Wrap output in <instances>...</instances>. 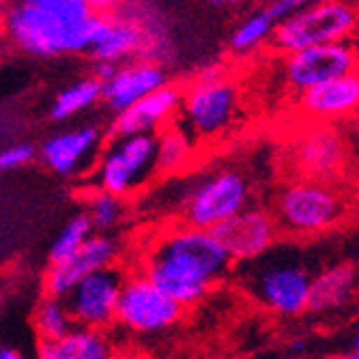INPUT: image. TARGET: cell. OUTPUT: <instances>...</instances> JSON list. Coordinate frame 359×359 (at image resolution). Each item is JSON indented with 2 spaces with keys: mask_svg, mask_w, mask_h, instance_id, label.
Masks as SVG:
<instances>
[{
  "mask_svg": "<svg viewBox=\"0 0 359 359\" xmlns=\"http://www.w3.org/2000/svg\"><path fill=\"white\" fill-rule=\"evenodd\" d=\"M194 155V140L181 123H170L155 134V175L175 177L185 170Z\"/></svg>",
  "mask_w": 359,
  "mask_h": 359,
  "instance_id": "cell-22",
  "label": "cell"
},
{
  "mask_svg": "<svg viewBox=\"0 0 359 359\" xmlns=\"http://www.w3.org/2000/svg\"><path fill=\"white\" fill-rule=\"evenodd\" d=\"M104 132L97 125L69 127L46 138L37 151L43 166L58 177H76L95 166L102 151Z\"/></svg>",
  "mask_w": 359,
  "mask_h": 359,
  "instance_id": "cell-14",
  "label": "cell"
},
{
  "mask_svg": "<svg viewBox=\"0 0 359 359\" xmlns=\"http://www.w3.org/2000/svg\"><path fill=\"white\" fill-rule=\"evenodd\" d=\"M318 3H325V0H269V5L265 7V13L273 20V24H278L295 11L310 7V5H318Z\"/></svg>",
  "mask_w": 359,
  "mask_h": 359,
  "instance_id": "cell-29",
  "label": "cell"
},
{
  "mask_svg": "<svg viewBox=\"0 0 359 359\" xmlns=\"http://www.w3.org/2000/svg\"><path fill=\"white\" fill-rule=\"evenodd\" d=\"M355 48H357V72H359V46L355 43Z\"/></svg>",
  "mask_w": 359,
  "mask_h": 359,
  "instance_id": "cell-35",
  "label": "cell"
},
{
  "mask_svg": "<svg viewBox=\"0 0 359 359\" xmlns=\"http://www.w3.org/2000/svg\"><path fill=\"white\" fill-rule=\"evenodd\" d=\"M93 231L95 228H93L86 213L72 217L67 224L62 226V231L56 235V239L50 245V254H48L50 265H56V263H62V260L72 258L86 243V239L93 235Z\"/></svg>",
  "mask_w": 359,
  "mask_h": 359,
  "instance_id": "cell-26",
  "label": "cell"
},
{
  "mask_svg": "<svg viewBox=\"0 0 359 359\" xmlns=\"http://www.w3.org/2000/svg\"><path fill=\"white\" fill-rule=\"evenodd\" d=\"M357 69V48L353 41L314 46L284 56L282 76L290 90L297 95L346 76Z\"/></svg>",
  "mask_w": 359,
  "mask_h": 359,
  "instance_id": "cell-11",
  "label": "cell"
},
{
  "mask_svg": "<svg viewBox=\"0 0 359 359\" xmlns=\"http://www.w3.org/2000/svg\"><path fill=\"white\" fill-rule=\"evenodd\" d=\"M125 276L116 267L100 269L82 278L65 297L76 327L106 332L116 318L118 295Z\"/></svg>",
  "mask_w": 359,
  "mask_h": 359,
  "instance_id": "cell-12",
  "label": "cell"
},
{
  "mask_svg": "<svg viewBox=\"0 0 359 359\" xmlns=\"http://www.w3.org/2000/svg\"><path fill=\"white\" fill-rule=\"evenodd\" d=\"M181 95H183V88L170 82L149 93L134 106H129L127 110L114 114L112 136L114 138L138 136V134L155 136L166 125L177 121L179 108H181Z\"/></svg>",
  "mask_w": 359,
  "mask_h": 359,
  "instance_id": "cell-18",
  "label": "cell"
},
{
  "mask_svg": "<svg viewBox=\"0 0 359 359\" xmlns=\"http://www.w3.org/2000/svg\"><path fill=\"white\" fill-rule=\"evenodd\" d=\"M239 84L219 67H207L181 95V125L191 140H215L231 129L239 116Z\"/></svg>",
  "mask_w": 359,
  "mask_h": 359,
  "instance_id": "cell-6",
  "label": "cell"
},
{
  "mask_svg": "<svg viewBox=\"0 0 359 359\" xmlns=\"http://www.w3.org/2000/svg\"><path fill=\"white\" fill-rule=\"evenodd\" d=\"M252 203V183L237 168H217L191 177L179 189V213L183 224L215 231Z\"/></svg>",
  "mask_w": 359,
  "mask_h": 359,
  "instance_id": "cell-5",
  "label": "cell"
},
{
  "mask_svg": "<svg viewBox=\"0 0 359 359\" xmlns=\"http://www.w3.org/2000/svg\"><path fill=\"white\" fill-rule=\"evenodd\" d=\"M357 278L359 273L351 263H338L312 276L308 312L332 314L336 310H342L355 297Z\"/></svg>",
  "mask_w": 359,
  "mask_h": 359,
  "instance_id": "cell-20",
  "label": "cell"
},
{
  "mask_svg": "<svg viewBox=\"0 0 359 359\" xmlns=\"http://www.w3.org/2000/svg\"><path fill=\"white\" fill-rule=\"evenodd\" d=\"M351 147H353V172L359 179V129H357V134L351 138Z\"/></svg>",
  "mask_w": 359,
  "mask_h": 359,
  "instance_id": "cell-30",
  "label": "cell"
},
{
  "mask_svg": "<svg viewBox=\"0 0 359 359\" xmlns=\"http://www.w3.org/2000/svg\"><path fill=\"white\" fill-rule=\"evenodd\" d=\"M213 235L219 239L233 263H248L278 243L280 228L271 211L248 207L219 224Z\"/></svg>",
  "mask_w": 359,
  "mask_h": 359,
  "instance_id": "cell-13",
  "label": "cell"
},
{
  "mask_svg": "<svg viewBox=\"0 0 359 359\" xmlns=\"http://www.w3.org/2000/svg\"><path fill=\"white\" fill-rule=\"evenodd\" d=\"M273 28H276V24L265 13V9L254 11L237 24L228 46H231V50L235 54H250V52L258 50L260 46H265L267 41H271Z\"/></svg>",
  "mask_w": 359,
  "mask_h": 359,
  "instance_id": "cell-24",
  "label": "cell"
},
{
  "mask_svg": "<svg viewBox=\"0 0 359 359\" xmlns=\"http://www.w3.org/2000/svg\"><path fill=\"white\" fill-rule=\"evenodd\" d=\"M213 231L177 224L159 233L142 256V276L183 308H191L231 269Z\"/></svg>",
  "mask_w": 359,
  "mask_h": 359,
  "instance_id": "cell-1",
  "label": "cell"
},
{
  "mask_svg": "<svg viewBox=\"0 0 359 359\" xmlns=\"http://www.w3.org/2000/svg\"><path fill=\"white\" fill-rule=\"evenodd\" d=\"M104 15L90 0H3L0 32L26 56L86 54Z\"/></svg>",
  "mask_w": 359,
  "mask_h": 359,
  "instance_id": "cell-2",
  "label": "cell"
},
{
  "mask_svg": "<svg viewBox=\"0 0 359 359\" xmlns=\"http://www.w3.org/2000/svg\"><path fill=\"white\" fill-rule=\"evenodd\" d=\"M37 359H114L106 332L74 327L60 340H39Z\"/></svg>",
  "mask_w": 359,
  "mask_h": 359,
  "instance_id": "cell-21",
  "label": "cell"
},
{
  "mask_svg": "<svg viewBox=\"0 0 359 359\" xmlns=\"http://www.w3.org/2000/svg\"><path fill=\"white\" fill-rule=\"evenodd\" d=\"M37 155V149L28 142H15L0 149V172H11L28 166Z\"/></svg>",
  "mask_w": 359,
  "mask_h": 359,
  "instance_id": "cell-28",
  "label": "cell"
},
{
  "mask_svg": "<svg viewBox=\"0 0 359 359\" xmlns=\"http://www.w3.org/2000/svg\"><path fill=\"white\" fill-rule=\"evenodd\" d=\"M76 327L67 304L60 297L46 295L35 310V330L39 340H60Z\"/></svg>",
  "mask_w": 359,
  "mask_h": 359,
  "instance_id": "cell-25",
  "label": "cell"
},
{
  "mask_svg": "<svg viewBox=\"0 0 359 359\" xmlns=\"http://www.w3.org/2000/svg\"><path fill=\"white\" fill-rule=\"evenodd\" d=\"M215 3H222V5H239L241 0H215Z\"/></svg>",
  "mask_w": 359,
  "mask_h": 359,
  "instance_id": "cell-34",
  "label": "cell"
},
{
  "mask_svg": "<svg viewBox=\"0 0 359 359\" xmlns=\"http://www.w3.org/2000/svg\"><path fill=\"white\" fill-rule=\"evenodd\" d=\"M353 348L359 351V327H357V332H355V336H353Z\"/></svg>",
  "mask_w": 359,
  "mask_h": 359,
  "instance_id": "cell-33",
  "label": "cell"
},
{
  "mask_svg": "<svg viewBox=\"0 0 359 359\" xmlns=\"http://www.w3.org/2000/svg\"><path fill=\"white\" fill-rule=\"evenodd\" d=\"M0 15H3V0H0Z\"/></svg>",
  "mask_w": 359,
  "mask_h": 359,
  "instance_id": "cell-37",
  "label": "cell"
},
{
  "mask_svg": "<svg viewBox=\"0 0 359 359\" xmlns=\"http://www.w3.org/2000/svg\"><path fill=\"white\" fill-rule=\"evenodd\" d=\"M155 175V136L114 138L100 151L93 166L95 189L127 198Z\"/></svg>",
  "mask_w": 359,
  "mask_h": 359,
  "instance_id": "cell-9",
  "label": "cell"
},
{
  "mask_svg": "<svg viewBox=\"0 0 359 359\" xmlns=\"http://www.w3.org/2000/svg\"><path fill=\"white\" fill-rule=\"evenodd\" d=\"M123 213H125L123 198H116V196L100 191V189H95L90 194L86 215H88L93 228H97L100 233H106L110 228H114L121 222Z\"/></svg>",
  "mask_w": 359,
  "mask_h": 359,
  "instance_id": "cell-27",
  "label": "cell"
},
{
  "mask_svg": "<svg viewBox=\"0 0 359 359\" xmlns=\"http://www.w3.org/2000/svg\"><path fill=\"white\" fill-rule=\"evenodd\" d=\"M299 112L318 125H338L359 112V72L318 84L299 95Z\"/></svg>",
  "mask_w": 359,
  "mask_h": 359,
  "instance_id": "cell-17",
  "label": "cell"
},
{
  "mask_svg": "<svg viewBox=\"0 0 359 359\" xmlns=\"http://www.w3.org/2000/svg\"><path fill=\"white\" fill-rule=\"evenodd\" d=\"M164 84H168V74L159 62L151 58L127 60L116 65L114 74L102 82V104L118 114Z\"/></svg>",
  "mask_w": 359,
  "mask_h": 359,
  "instance_id": "cell-16",
  "label": "cell"
},
{
  "mask_svg": "<svg viewBox=\"0 0 359 359\" xmlns=\"http://www.w3.org/2000/svg\"><path fill=\"white\" fill-rule=\"evenodd\" d=\"M100 102H102V82L93 74L78 78L56 93L54 102L50 104V118L54 123L72 121L78 114L95 108Z\"/></svg>",
  "mask_w": 359,
  "mask_h": 359,
  "instance_id": "cell-23",
  "label": "cell"
},
{
  "mask_svg": "<svg viewBox=\"0 0 359 359\" xmlns=\"http://www.w3.org/2000/svg\"><path fill=\"white\" fill-rule=\"evenodd\" d=\"M144 48V32L142 28L129 18L123 15H104L102 26L88 48V56L93 62H110L121 65L127 60L140 58Z\"/></svg>",
  "mask_w": 359,
  "mask_h": 359,
  "instance_id": "cell-19",
  "label": "cell"
},
{
  "mask_svg": "<svg viewBox=\"0 0 359 359\" xmlns=\"http://www.w3.org/2000/svg\"><path fill=\"white\" fill-rule=\"evenodd\" d=\"M239 265V282L258 306L278 316L308 312L312 273L297 254L276 243L258 258Z\"/></svg>",
  "mask_w": 359,
  "mask_h": 359,
  "instance_id": "cell-3",
  "label": "cell"
},
{
  "mask_svg": "<svg viewBox=\"0 0 359 359\" xmlns=\"http://www.w3.org/2000/svg\"><path fill=\"white\" fill-rule=\"evenodd\" d=\"M359 37V5L357 0H325L304 7L278 22L271 46L282 54H292L314 46L353 41Z\"/></svg>",
  "mask_w": 359,
  "mask_h": 359,
  "instance_id": "cell-7",
  "label": "cell"
},
{
  "mask_svg": "<svg viewBox=\"0 0 359 359\" xmlns=\"http://www.w3.org/2000/svg\"><path fill=\"white\" fill-rule=\"evenodd\" d=\"M0 359H22L15 348H0Z\"/></svg>",
  "mask_w": 359,
  "mask_h": 359,
  "instance_id": "cell-31",
  "label": "cell"
},
{
  "mask_svg": "<svg viewBox=\"0 0 359 359\" xmlns=\"http://www.w3.org/2000/svg\"><path fill=\"white\" fill-rule=\"evenodd\" d=\"M288 164L295 179L344 185L353 170L351 136L338 125L312 123L292 142Z\"/></svg>",
  "mask_w": 359,
  "mask_h": 359,
  "instance_id": "cell-8",
  "label": "cell"
},
{
  "mask_svg": "<svg viewBox=\"0 0 359 359\" xmlns=\"http://www.w3.org/2000/svg\"><path fill=\"white\" fill-rule=\"evenodd\" d=\"M181 316L183 306L157 288L149 278L142 273L125 278L114 318L123 330L153 336L172 330Z\"/></svg>",
  "mask_w": 359,
  "mask_h": 359,
  "instance_id": "cell-10",
  "label": "cell"
},
{
  "mask_svg": "<svg viewBox=\"0 0 359 359\" xmlns=\"http://www.w3.org/2000/svg\"><path fill=\"white\" fill-rule=\"evenodd\" d=\"M271 213L280 233L312 239L344 224L351 213V201L344 185L295 179L278 191Z\"/></svg>",
  "mask_w": 359,
  "mask_h": 359,
  "instance_id": "cell-4",
  "label": "cell"
},
{
  "mask_svg": "<svg viewBox=\"0 0 359 359\" xmlns=\"http://www.w3.org/2000/svg\"><path fill=\"white\" fill-rule=\"evenodd\" d=\"M355 297L359 299V278H357V290H355Z\"/></svg>",
  "mask_w": 359,
  "mask_h": 359,
  "instance_id": "cell-36",
  "label": "cell"
},
{
  "mask_svg": "<svg viewBox=\"0 0 359 359\" xmlns=\"http://www.w3.org/2000/svg\"><path fill=\"white\" fill-rule=\"evenodd\" d=\"M116 258H118L116 239H112L106 233H93L72 258L48 267V273L43 280L46 295L65 299L82 278L100 269L114 267Z\"/></svg>",
  "mask_w": 359,
  "mask_h": 359,
  "instance_id": "cell-15",
  "label": "cell"
},
{
  "mask_svg": "<svg viewBox=\"0 0 359 359\" xmlns=\"http://www.w3.org/2000/svg\"><path fill=\"white\" fill-rule=\"evenodd\" d=\"M338 359H359V351H351V353H344V355H340Z\"/></svg>",
  "mask_w": 359,
  "mask_h": 359,
  "instance_id": "cell-32",
  "label": "cell"
}]
</instances>
